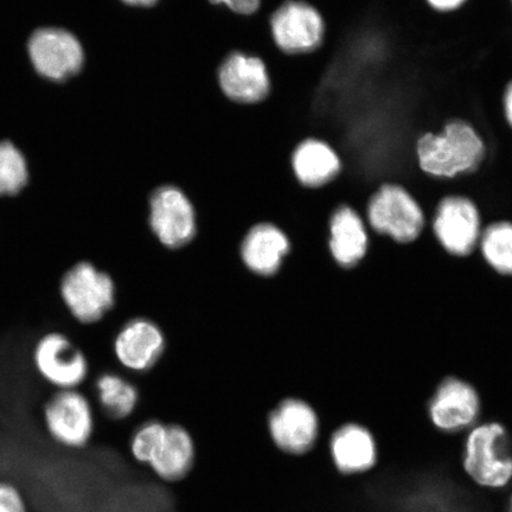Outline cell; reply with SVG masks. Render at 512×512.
Listing matches in <instances>:
<instances>
[{"label": "cell", "mask_w": 512, "mask_h": 512, "mask_svg": "<svg viewBox=\"0 0 512 512\" xmlns=\"http://www.w3.org/2000/svg\"><path fill=\"white\" fill-rule=\"evenodd\" d=\"M416 166L433 181L453 182L475 175L488 158V145L462 118L447 120L438 132H425L414 146Z\"/></svg>", "instance_id": "6da1fadb"}, {"label": "cell", "mask_w": 512, "mask_h": 512, "mask_svg": "<svg viewBox=\"0 0 512 512\" xmlns=\"http://www.w3.org/2000/svg\"><path fill=\"white\" fill-rule=\"evenodd\" d=\"M460 470L467 482L489 494H501L512 485V435L501 421H480L460 450Z\"/></svg>", "instance_id": "7a4b0ae2"}, {"label": "cell", "mask_w": 512, "mask_h": 512, "mask_svg": "<svg viewBox=\"0 0 512 512\" xmlns=\"http://www.w3.org/2000/svg\"><path fill=\"white\" fill-rule=\"evenodd\" d=\"M363 216L374 233L400 245L418 241L427 224L424 204L396 181L382 182L370 192Z\"/></svg>", "instance_id": "3957f363"}, {"label": "cell", "mask_w": 512, "mask_h": 512, "mask_svg": "<svg viewBox=\"0 0 512 512\" xmlns=\"http://www.w3.org/2000/svg\"><path fill=\"white\" fill-rule=\"evenodd\" d=\"M431 228L447 254L467 258L477 251L483 233L482 209L465 192H448L435 203Z\"/></svg>", "instance_id": "277c9868"}, {"label": "cell", "mask_w": 512, "mask_h": 512, "mask_svg": "<svg viewBox=\"0 0 512 512\" xmlns=\"http://www.w3.org/2000/svg\"><path fill=\"white\" fill-rule=\"evenodd\" d=\"M483 402L475 386L458 376H447L427 403V418L444 435L469 432L482 418Z\"/></svg>", "instance_id": "5b68a950"}, {"label": "cell", "mask_w": 512, "mask_h": 512, "mask_svg": "<svg viewBox=\"0 0 512 512\" xmlns=\"http://www.w3.org/2000/svg\"><path fill=\"white\" fill-rule=\"evenodd\" d=\"M270 25L275 46L286 55L316 53L325 42L322 12L306 0H286L273 12Z\"/></svg>", "instance_id": "8992f818"}, {"label": "cell", "mask_w": 512, "mask_h": 512, "mask_svg": "<svg viewBox=\"0 0 512 512\" xmlns=\"http://www.w3.org/2000/svg\"><path fill=\"white\" fill-rule=\"evenodd\" d=\"M61 297L75 319L92 324L112 309L115 285L110 275L83 261L64 274Z\"/></svg>", "instance_id": "52a82bcc"}, {"label": "cell", "mask_w": 512, "mask_h": 512, "mask_svg": "<svg viewBox=\"0 0 512 512\" xmlns=\"http://www.w3.org/2000/svg\"><path fill=\"white\" fill-rule=\"evenodd\" d=\"M28 50L36 72L53 82L75 78L85 68V47L66 29H38L30 37Z\"/></svg>", "instance_id": "ba28073f"}, {"label": "cell", "mask_w": 512, "mask_h": 512, "mask_svg": "<svg viewBox=\"0 0 512 512\" xmlns=\"http://www.w3.org/2000/svg\"><path fill=\"white\" fill-rule=\"evenodd\" d=\"M147 211L152 232L165 247L181 248L195 238V204L175 185H163L153 190Z\"/></svg>", "instance_id": "9c48e42d"}, {"label": "cell", "mask_w": 512, "mask_h": 512, "mask_svg": "<svg viewBox=\"0 0 512 512\" xmlns=\"http://www.w3.org/2000/svg\"><path fill=\"white\" fill-rule=\"evenodd\" d=\"M328 448L331 464L339 476L360 478L380 466L379 440L362 422L348 421L339 425L331 434Z\"/></svg>", "instance_id": "30bf717a"}, {"label": "cell", "mask_w": 512, "mask_h": 512, "mask_svg": "<svg viewBox=\"0 0 512 512\" xmlns=\"http://www.w3.org/2000/svg\"><path fill=\"white\" fill-rule=\"evenodd\" d=\"M268 431L275 446L288 456L303 457L316 447L320 421L316 409L302 399L281 401L268 416Z\"/></svg>", "instance_id": "8fae6325"}, {"label": "cell", "mask_w": 512, "mask_h": 512, "mask_svg": "<svg viewBox=\"0 0 512 512\" xmlns=\"http://www.w3.org/2000/svg\"><path fill=\"white\" fill-rule=\"evenodd\" d=\"M44 421L51 438L63 446L83 447L92 438L91 403L74 389L61 390L50 399L44 408Z\"/></svg>", "instance_id": "7c38bea8"}, {"label": "cell", "mask_w": 512, "mask_h": 512, "mask_svg": "<svg viewBox=\"0 0 512 512\" xmlns=\"http://www.w3.org/2000/svg\"><path fill=\"white\" fill-rule=\"evenodd\" d=\"M34 362L43 379L62 390L78 387L88 374L86 356L59 332H51L38 341Z\"/></svg>", "instance_id": "4fadbf2b"}, {"label": "cell", "mask_w": 512, "mask_h": 512, "mask_svg": "<svg viewBox=\"0 0 512 512\" xmlns=\"http://www.w3.org/2000/svg\"><path fill=\"white\" fill-rule=\"evenodd\" d=\"M217 81L226 98L239 105L259 104L271 91L265 62L239 51L223 60L217 70Z\"/></svg>", "instance_id": "5bb4252c"}, {"label": "cell", "mask_w": 512, "mask_h": 512, "mask_svg": "<svg viewBox=\"0 0 512 512\" xmlns=\"http://www.w3.org/2000/svg\"><path fill=\"white\" fill-rule=\"evenodd\" d=\"M369 227L355 206L338 203L329 219V249L339 267L352 270L366 259L370 246Z\"/></svg>", "instance_id": "9a60e30c"}, {"label": "cell", "mask_w": 512, "mask_h": 512, "mask_svg": "<svg viewBox=\"0 0 512 512\" xmlns=\"http://www.w3.org/2000/svg\"><path fill=\"white\" fill-rule=\"evenodd\" d=\"M291 168L300 187L322 190L342 176L341 155L324 139L306 138L293 150Z\"/></svg>", "instance_id": "2e32d148"}, {"label": "cell", "mask_w": 512, "mask_h": 512, "mask_svg": "<svg viewBox=\"0 0 512 512\" xmlns=\"http://www.w3.org/2000/svg\"><path fill=\"white\" fill-rule=\"evenodd\" d=\"M165 338L149 319H133L123 326L114 341V352L121 366L133 371L151 369L162 356Z\"/></svg>", "instance_id": "e0dca14e"}, {"label": "cell", "mask_w": 512, "mask_h": 512, "mask_svg": "<svg viewBox=\"0 0 512 512\" xmlns=\"http://www.w3.org/2000/svg\"><path fill=\"white\" fill-rule=\"evenodd\" d=\"M291 251V242L283 229L262 222L249 229L241 245V258L248 270L271 277L280 270Z\"/></svg>", "instance_id": "ac0fdd59"}, {"label": "cell", "mask_w": 512, "mask_h": 512, "mask_svg": "<svg viewBox=\"0 0 512 512\" xmlns=\"http://www.w3.org/2000/svg\"><path fill=\"white\" fill-rule=\"evenodd\" d=\"M195 457V443L190 433L182 426L166 425L149 466L160 479L175 483L189 475Z\"/></svg>", "instance_id": "d6986e66"}, {"label": "cell", "mask_w": 512, "mask_h": 512, "mask_svg": "<svg viewBox=\"0 0 512 512\" xmlns=\"http://www.w3.org/2000/svg\"><path fill=\"white\" fill-rule=\"evenodd\" d=\"M478 251L492 271L512 278V221L502 219L486 224Z\"/></svg>", "instance_id": "ffe728a7"}, {"label": "cell", "mask_w": 512, "mask_h": 512, "mask_svg": "<svg viewBox=\"0 0 512 512\" xmlns=\"http://www.w3.org/2000/svg\"><path fill=\"white\" fill-rule=\"evenodd\" d=\"M96 393L102 409L112 419H125L136 409L139 395L136 387L115 374L101 375Z\"/></svg>", "instance_id": "44dd1931"}, {"label": "cell", "mask_w": 512, "mask_h": 512, "mask_svg": "<svg viewBox=\"0 0 512 512\" xmlns=\"http://www.w3.org/2000/svg\"><path fill=\"white\" fill-rule=\"evenodd\" d=\"M28 181V164L22 152L10 142H0V196L19 194Z\"/></svg>", "instance_id": "7402d4cb"}, {"label": "cell", "mask_w": 512, "mask_h": 512, "mask_svg": "<svg viewBox=\"0 0 512 512\" xmlns=\"http://www.w3.org/2000/svg\"><path fill=\"white\" fill-rule=\"evenodd\" d=\"M165 431L166 425L159 421H149L140 426L131 440L133 458L140 464L149 465Z\"/></svg>", "instance_id": "603a6c76"}, {"label": "cell", "mask_w": 512, "mask_h": 512, "mask_svg": "<svg viewBox=\"0 0 512 512\" xmlns=\"http://www.w3.org/2000/svg\"><path fill=\"white\" fill-rule=\"evenodd\" d=\"M0 512H28L21 492L10 483L0 482Z\"/></svg>", "instance_id": "cb8c5ba5"}, {"label": "cell", "mask_w": 512, "mask_h": 512, "mask_svg": "<svg viewBox=\"0 0 512 512\" xmlns=\"http://www.w3.org/2000/svg\"><path fill=\"white\" fill-rule=\"evenodd\" d=\"M210 4L226 6L236 15L251 16L260 9L261 0H209Z\"/></svg>", "instance_id": "d4e9b609"}, {"label": "cell", "mask_w": 512, "mask_h": 512, "mask_svg": "<svg viewBox=\"0 0 512 512\" xmlns=\"http://www.w3.org/2000/svg\"><path fill=\"white\" fill-rule=\"evenodd\" d=\"M428 9L439 15H451L462 10L469 0H424Z\"/></svg>", "instance_id": "484cf974"}, {"label": "cell", "mask_w": 512, "mask_h": 512, "mask_svg": "<svg viewBox=\"0 0 512 512\" xmlns=\"http://www.w3.org/2000/svg\"><path fill=\"white\" fill-rule=\"evenodd\" d=\"M502 113L505 124L512 132V79H510L503 88L502 92Z\"/></svg>", "instance_id": "4316f807"}, {"label": "cell", "mask_w": 512, "mask_h": 512, "mask_svg": "<svg viewBox=\"0 0 512 512\" xmlns=\"http://www.w3.org/2000/svg\"><path fill=\"white\" fill-rule=\"evenodd\" d=\"M120 2L131 8L147 9L155 6L159 0H120Z\"/></svg>", "instance_id": "83f0119b"}, {"label": "cell", "mask_w": 512, "mask_h": 512, "mask_svg": "<svg viewBox=\"0 0 512 512\" xmlns=\"http://www.w3.org/2000/svg\"><path fill=\"white\" fill-rule=\"evenodd\" d=\"M504 512H512V491L510 492L507 501H505Z\"/></svg>", "instance_id": "f1b7e54d"}, {"label": "cell", "mask_w": 512, "mask_h": 512, "mask_svg": "<svg viewBox=\"0 0 512 512\" xmlns=\"http://www.w3.org/2000/svg\"><path fill=\"white\" fill-rule=\"evenodd\" d=\"M509 2H510L511 9H512V0H509Z\"/></svg>", "instance_id": "f546056e"}]
</instances>
